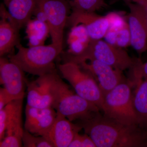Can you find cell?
Returning a JSON list of instances; mask_svg holds the SVG:
<instances>
[{"instance_id": "6da1fadb", "label": "cell", "mask_w": 147, "mask_h": 147, "mask_svg": "<svg viewBox=\"0 0 147 147\" xmlns=\"http://www.w3.org/2000/svg\"><path fill=\"white\" fill-rule=\"evenodd\" d=\"M96 147H146L147 131L139 125H126L98 113L78 120Z\"/></svg>"}, {"instance_id": "7a4b0ae2", "label": "cell", "mask_w": 147, "mask_h": 147, "mask_svg": "<svg viewBox=\"0 0 147 147\" xmlns=\"http://www.w3.org/2000/svg\"><path fill=\"white\" fill-rule=\"evenodd\" d=\"M16 48L17 53L8 56L9 59L25 72L39 76L57 71L55 61L63 47L52 43L28 48L20 44Z\"/></svg>"}, {"instance_id": "3957f363", "label": "cell", "mask_w": 147, "mask_h": 147, "mask_svg": "<svg viewBox=\"0 0 147 147\" xmlns=\"http://www.w3.org/2000/svg\"><path fill=\"white\" fill-rule=\"evenodd\" d=\"M53 104L57 114L72 122L86 119L98 113L99 108L74 92L57 74L53 87Z\"/></svg>"}, {"instance_id": "277c9868", "label": "cell", "mask_w": 147, "mask_h": 147, "mask_svg": "<svg viewBox=\"0 0 147 147\" xmlns=\"http://www.w3.org/2000/svg\"><path fill=\"white\" fill-rule=\"evenodd\" d=\"M64 62L79 63L83 61L94 59L121 71L134 67L139 59L131 58L123 48L109 44L102 39L91 40L84 52L78 56L62 52Z\"/></svg>"}, {"instance_id": "5b68a950", "label": "cell", "mask_w": 147, "mask_h": 147, "mask_svg": "<svg viewBox=\"0 0 147 147\" xmlns=\"http://www.w3.org/2000/svg\"><path fill=\"white\" fill-rule=\"evenodd\" d=\"M133 97L130 84L126 81L119 84L104 96V116L126 125L139 126Z\"/></svg>"}, {"instance_id": "8992f818", "label": "cell", "mask_w": 147, "mask_h": 147, "mask_svg": "<svg viewBox=\"0 0 147 147\" xmlns=\"http://www.w3.org/2000/svg\"><path fill=\"white\" fill-rule=\"evenodd\" d=\"M64 79L68 81L77 94L102 110L104 96L92 75L78 64L64 62L58 66Z\"/></svg>"}, {"instance_id": "52a82bcc", "label": "cell", "mask_w": 147, "mask_h": 147, "mask_svg": "<svg viewBox=\"0 0 147 147\" xmlns=\"http://www.w3.org/2000/svg\"><path fill=\"white\" fill-rule=\"evenodd\" d=\"M43 11L49 27L52 43L63 47L64 30L71 7L67 0H35Z\"/></svg>"}, {"instance_id": "ba28073f", "label": "cell", "mask_w": 147, "mask_h": 147, "mask_svg": "<svg viewBox=\"0 0 147 147\" xmlns=\"http://www.w3.org/2000/svg\"><path fill=\"white\" fill-rule=\"evenodd\" d=\"M129 13L127 23L131 35V45L138 54L147 50V18L146 9L141 5L125 1Z\"/></svg>"}, {"instance_id": "9c48e42d", "label": "cell", "mask_w": 147, "mask_h": 147, "mask_svg": "<svg viewBox=\"0 0 147 147\" xmlns=\"http://www.w3.org/2000/svg\"><path fill=\"white\" fill-rule=\"evenodd\" d=\"M78 64L92 75L103 96L119 84L125 82L123 71L94 59L83 61Z\"/></svg>"}, {"instance_id": "30bf717a", "label": "cell", "mask_w": 147, "mask_h": 147, "mask_svg": "<svg viewBox=\"0 0 147 147\" xmlns=\"http://www.w3.org/2000/svg\"><path fill=\"white\" fill-rule=\"evenodd\" d=\"M71 12L67 21L66 27L71 28L83 24L86 29L91 40L102 39L110 26L107 16L97 15L95 12L71 9Z\"/></svg>"}, {"instance_id": "8fae6325", "label": "cell", "mask_w": 147, "mask_h": 147, "mask_svg": "<svg viewBox=\"0 0 147 147\" xmlns=\"http://www.w3.org/2000/svg\"><path fill=\"white\" fill-rule=\"evenodd\" d=\"M23 70L5 57H0V82L13 100L23 99L27 82Z\"/></svg>"}, {"instance_id": "7c38bea8", "label": "cell", "mask_w": 147, "mask_h": 147, "mask_svg": "<svg viewBox=\"0 0 147 147\" xmlns=\"http://www.w3.org/2000/svg\"><path fill=\"white\" fill-rule=\"evenodd\" d=\"M57 74L55 71L27 82V105L38 108L52 107L53 85Z\"/></svg>"}, {"instance_id": "4fadbf2b", "label": "cell", "mask_w": 147, "mask_h": 147, "mask_svg": "<svg viewBox=\"0 0 147 147\" xmlns=\"http://www.w3.org/2000/svg\"><path fill=\"white\" fill-rule=\"evenodd\" d=\"M23 100H12L0 110V141L7 136L22 139L24 130L22 122Z\"/></svg>"}, {"instance_id": "5bb4252c", "label": "cell", "mask_w": 147, "mask_h": 147, "mask_svg": "<svg viewBox=\"0 0 147 147\" xmlns=\"http://www.w3.org/2000/svg\"><path fill=\"white\" fill-rule=\"evenodd\" d=\"M25 129L36 136H43L55 122L57 113L52 107L38 108L26 105Z\"/></svg>"}, {"instance_id": "9a60e30c", "label": "cell", "mask_w": 147, "mask_h": 147, "mask_svg": "<svg viewBox=\"0 0 147 147\" xmlns=\"http://www.w3.org/2000/svg\"><path fill=\"white\" fill-rule=\"evenodd\" d=\"M0 57L13 55L14 47L20 43V29L7 10L4 4L0 5Z\"/></svg>"}, {"instance_id": "2e32d148", "label": "cell", "mask_w": 147, "mask_h": 147, "mask_svg": "<svg viewBox=\"0 0 147 147\" xmlns=\"http://www.w3.org/2000/svg\"><path fill=\"white\" fill-rule=\"evenodd\" d=\"M82 129L78 124L72 123L65 117L57 114L55 122L45 137L54 147H69L76 133Z\"/></svg>"}, {"instance_id": "e0dca14e", "label": "cell", "mask_w": 147, "mask_h": 147, "mask_svg": "<svg viewBox=\"0 0 147 147\" xmlns=\"http://www.w3.org/2000/svg\"><path fill=\"white\" fill-rule=\"evenodd\" d=\"M6 7L20 29L26 26L36 8L35 0H3Z\"/></svg>"}, {"instance_id": "ac0fdd59", "label": "cell", "mask_w": 147, "mask_h": 147, "mask_svg": "<svg viewBox=\"0 0 147 147\" xmlns=\"http://www.w3.org/2000/svg\"><path fill=\"white\" fill-rule=\"evenodd\" d=\"M91 40L84 25L79 24L72 27L69 33L67 39L69 50L65 53L72 56L81 55L89 45Z\"/></svg>"}, {"instance_id": "d6986e66", "label": "cell", "mask_w": 147, "mask_h": 147, "mask_svg": "<svg viewBox=\"0 0 147 147\" xmlns=\"http://www.w3.org/2000/svg\"><path fill=\"white\" fill-rule=\"evenodd\" d=\"M137 86L133 97V106L139 126L146 129L147 125V79L139 82Z\"/></svg>"}, {"instance_id": "ffe728a7", "label": "cell", "mask_w": 147, "mask_h": 147, "mask_svg": "<svg viewBox=\"0 0 147 147\" xmlns=\"http://www.w3.org/2000/svg\"><path fill=\"white\" fill-rule=\"evenodd\" d=\"M26 26L29 47L43 45L47 35L50 33L47 23L41 22L36 18L30 20Z\"/></svg>"}, {"instance_id": "44dd1931", "label": "cell", "mask_w": 147, "mask_h": 147, "mask_svg": "<svg viewBox=\"0 0 147 147\" xmlns=\"http://www.w3.org/2000/svg\"><path fill=\"white\" fill-rule=\"evenodd\" d=\"M69 2L71 9L88 12H95L108 7L105 0H70Z\"/></svg>"}, {"instance_id": "7402d4cb", "label": "cell", "mask_w": 147, "mask_h": 147, "mask_svg": "<svg viewBox=\"0 0 147 147\" xmlns=\"http://www.w3.org/2000/svg\"><path fill=\"white\" fill-rule=\"evenodd\" d=\"M24 129L22 142L25 147H54L52 144L43 136H34Z\"/></svg>"}, {"instance_id": "603a6c76", "label": "cell", "mask_w": 147, "mask_h": 147, "mask_svg": "<svg viewBox=\"0 0 147 147\" xmlns=\"http://www.w3.org/2000/svg\"><path fill=\"white\" fill-rule=\"evenodd\" d=\"M131 45V35L128 23L117 30L116 46L125 48Z\"/></svg>"}, {"instance_id": "cb8c5ba5", "label": "cell", "mask_w": 147, "mask_h": 147, "mask_svg": "<svg viewBox=\"0 0 147 147\" xmlns=\"http://www.w3.org/2000/svg\"><path fill=\"white\" fill-rule=\"evenodd\" d=\"M69 147H96L92 139L88 135L76 133Z\"/></svg>"}, {"instance_id": "d4e9b609", "label": "cell", "mask_w": 147, "mask_h": 147, "mask_svg": "<svg viewBox=\"0 0 147 147\" xmlns=\"http://www.w3.org/2000/svg\"><path fill=\"white\" fill-rule=\"evenodd\" d=\"M106 16L110 21V28L118 30L127 24L123 17L116 12H110Z\"/></svg>"}, {"instance_id": "484cf974", "label": "cell", "mask_w": 147, "mask_h": 147, "mask_svg": "<svg viewBox=\"0 0 147 147\" xmlns=\"http://www.w3.org/2000/svg\"><path fill=\"white\" fill-rule=\"evenodd\" d=\"M23 145L22 139L13 136H5L0 141L1 147H20Z\"/></svg>"}, {"instance_id": "4316f807", "label": "cell", "mask_w": 147, "mask_h": 147, "mask_svg": "<svg viewBox=\"0 0 147 147\" xmlns=\"http://www.w3.org/2000/svg\"><path fill=\"white\" fill-rule=\"evenodd\" d=\"M13 99L4 88H0V110L11 102Z\"/></svg>"}, {"instance_id": "83f0119b", "label": "cell", "mask_w": 147, "mask_h": 147, "mask_svg": "<svg viewBox=\"0 0 147 147\" xmlns=\"http://www.w3.org/2000/svg\"><path fill=\"white\" fill-rule=\"evenodd\" d=\"M133 2L137 3L141 5L144 7L146 11L147 18V0H131Z\"/></svg>"}, {"instance_id": "f1b7e54d", "label": "cell", "mask_w": 147, "mask_h": 147, "mask_svg": "<svg viewBox=\"0 0 147 147\" xmlns=\"http://www.w3.org/2000/svg\"><path fill=\"white\" fill-rule=\"evenodd\" d=\"M146 131H147V125L146 126Z\"/></svg>"}, {"instance_id": "f546056e", "label": "cell", "mask_w": 147, "mask_h": 147, "mask_svg": "<svg viewBox=\"0 0 147 147\" xmlns=\"http://www.w3.org/2000/svg\"><path fill=\"white\" fill-rule=\"evenodd\" d=\"M125 1H131V0H124Z\"/></svg>"}, {"instance_id": "4dcf8cb0", "label": "cell", "mask_w": 147, "mask_h": 147, "mask_svg": "<svg viewBox=\"0 0 147 147\" xmlns=\"http://www.w3.org/2000/svg\"><path fill=\"white\" fill-rule=\"evenodd\" d=\"M67 1H70V0H67Z\"/></svg>"}]
</instances>
